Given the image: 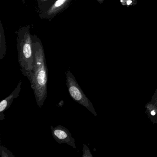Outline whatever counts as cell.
Listing matches in <instances>:
<instances>
[{"mask_svg":"<svg viewBox=\"0 0 157 157\" xmlns=\"http://www.w3.org/2000/svg\"><path fill=\"white\" fill-rule=\"evenodd\" d=\"M34 64L33 71L27 76L33 91L36 103L42 108L47 98L48 71L44 52L39 43L33 45Z\"/></svg>","mask_w":157,"mask_h":157,"instance_id":"1","label":"cell"},{"mask_svg":"<svg viewBox=\"0 0 157 157\" xmlns=\"http://www.w3.org/2000/svg\"><path fill=\"white\" fill-rule=\"evenodd\" d=\"M82 157H92V155L91 153L90 149L89 148L87 145L85 144L83 145V148H82Z\"/></svg>","mask_w":157,"mask_h":157,"instance_id":"9","label":"cell"},{"mask_svg":"<svg viewBox=\"0 0 157 157\" xmlns=\"http://www.w3.org/2000/svg\"><path fill=\"white\" fill-rule=\"evenodd\" d=\"M70 1V0H57L48 11L47 14L48 15H53L60 11Z\"/></svg>","mask_w":157,"mask_h":157,"instance_id":"6","label":"cell"},{"mask_svg":"<svg viewBox=\"0 0 157 157\" xmlns=\"http://www.w3.org/2000/svg\"><path fill=\"white\" fill-rule=\"evenodd\" d=\"M18 43L19 63L21 70L24 76L27 77L33 71L34 64L33 45L28 32H25Z\"/></svg>","mask_w":157,"mask_h":157,"instance_id":"2","label":"cell"},{"mask_svg":"<svg viewBox=\"0 0 157 157\" xmlns=\"http://www.w3.org/2000/svg\"><path fill=\"white\" fill-rule=\"evenodd\" d=\"M46 1H48V0H40V1H41V2H43Z\"/></svg>","mask_w":157,"mask_h":157,"instance_id":"12","label":"cell"},{"mask_svg":"<svg viewBox=\"0 0 157 157\" xmlns=\"http://www.w3.org/2000/svg\"><path fill=\"white\" fill-rule=\"evenodd\" d=\"M151 114L153 116L155 115V112H154V111H152V112H151Z\"/></svg>","mask_w":157,"mask_h":157,"instance_id":"11","label":"cell"},{"mask_svg":"<svg viewBox=\"0 0 157 157\" xmlns=\"http://www.w3.org/2000/svg\"><path fill=\"white\" fill-rule=\"evenodd\" d=\"M22 83V82L21 80H20L19 84L15 90L6 99L2 100L0 103V120H3L4 119L5 115L3 113L10 107L13 100L19 96L21 89Z\"/></svg>","mask_w":157,"mask_h":157,"instance_id":"5","label":"cell"},{"mask_svg":"<svg viewBox=\"0 0 157 157\" xmlns=\"http://www.w3.org/2000/svg\"><path fill=\"white\" fill-rule=\"evenodd\" d=\"M0 155L2 157H15L11 151L3 146H0Z\"/></svg>","mask_w":157,"mask_h":157,"instance_id":"7","label":"cell"},{"mask_svg":"<svg viewBox=\"0 0 157 157\" xmlns=\"http://www.w3.org/2000/svg\"><path fill=\"white\" fill-rule=\"evenodd\" d=\"M97 1L100 4H102V3H103L104 1V0H97Z\"/></svg>","mask_w":157,"mask_h":157,"instance_id":"10","label":"cell"},{"mask_svg":"<svg viewBox=\"0 0 157 157\" xmlns=\"http://www.w3.org/2000/svg\"><path fill=\"white\" fill-rule=\"evenodd\" d=\"M120 2L124 6H129L135 5L137 3L136 0H120Z\"/></svg>","mask_w":157,"mask_h":157,"instance_id":"8","label":"cell"},{"mask_svg":"<svg viewBox=\"0 0 157 157\" xmlns=\"http://www.w3.org/2000/svg\"><path fill=\"white\" fill-rule=\"evenodd\" d=\"M66 84L68 90L72 99L87 108L94 115H97L92 104L84 94L75 77L70 71H67L66 72Z\"/></svg>","mask_w":157,"mask_h":157,"instance_id":"3","label":"cell"},{"mask_svg":"<svg viewBox=\"0 0 157 157\" xmlns=\"http://www.w3.org/2000/svg\"><path fill=\"white\" fill-rule=\"evenodd\" d=\"M51 129L52 136L58 143L60 144L65 143L76 149L75 140L67 128L59 125L55 127L51 126Z\"/></svg>","mask_w":157,"mask_h":157,"instance_id":"4","label":"cell"}]
</instances>
